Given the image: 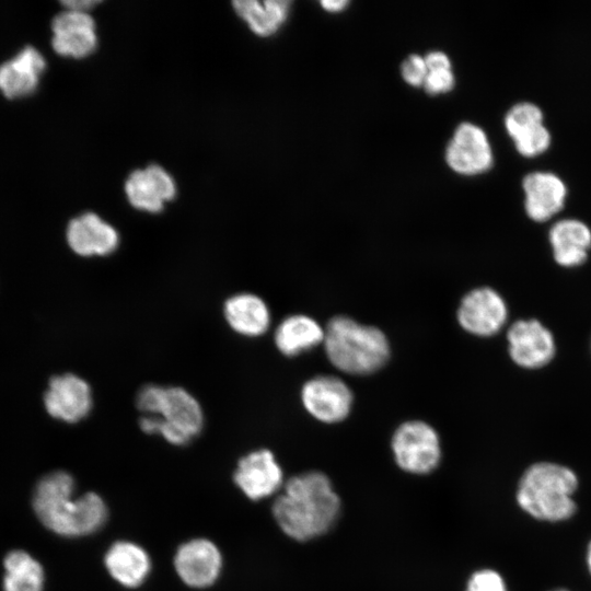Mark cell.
<instances>
[{
  "label": "cell",
  "instance_id": "obj_1",
  "mask_svg": "<svg viewBox=\"0 0 591 591\" xmlns=\"http://www.w3.org/2000/svg\"><path fill=\"white\" fill-rule=\"evenodd\" d=\"M279 529L291 540L309 542L328 533L341 512L331 478L312 470L289 478L271 507Z\"/></svg>",
  "mask_w": 591,
  "mask_h": 591
},
{
  "label": "cell",
  "instance_id": "obj_22",
  "mask_svg": "<svg viewBox=\"0 0 591 591\" xmlns=\"http://www.w3.org/2000/svg\"><path fill=\"white\" fill-rule=\"evenodd\" d=\"M223 315L228 325L245 337H258L270 325V311L267 303L258 296L242 292L231 296L223 305Z\"/></svg>",
  "mask_w": 591,
  "mask_h": 591
},
{
  "label": "cell",
  "instance_id": "obj_13",
  "mask_svg": "<svg viewBox=\"0 0 591 591\" xmlns=\"http://www.w3.org/2000/svg\"><path fill=\"white\" fill-rule=\"evenodd\" d=\"M174 568L185 584L206 588L218 579L222 569V555L211 541L194 538L177 548Z\"/></svg>",
  "mask_w": 591,
  "mask_h": 591
},
{
  "label": "cell",
  "instance_id": "obj_31",
  "mask_svg": "<svg viewBox=\"0 0 591 591\" xmlns=\"http://www.w3.org/2000/svg\"><path fill=\"white\" fill-rule=\"evenodd\" d=\"M348 1L345 0H324L321 1V5L328 12H338L347 7Z\"/></svg>",
  "mask_w": 591,
  "mask_h": 591
},
{
  "label": "cell",
  "instance_id": "obj_24",
  "mask_svg": "<svg viewBox=\"0 0 591 591\" xmlns=\"http://www.w3.org/2000/svg\"><path fill=\"white\" fill-rule=\"evenodd\" d=\"M236 13L260 36H269L278 31L287 19L288 0H237L233 2Z\"/></svg>",
  "mask_w": 591,
  "mask_h": 591
},
{
  "label": "cell",
  "instance_id": "obj_5",
  "mask_svg": "<svg viewBox=\"0 0 591 591\" xmlns=\"http://www.w3.org/2000/svg\"><path fill=\"white\" fill-rule=\"evenodd\" d=\"M143 415L159 418V433L169 443L185 445L204 428V410L197 398L181 386L143 385L136 395Z\"/></svg>",
  "mask_w": 591,
  "mask_h": 591
},
{
  "label": "cell",
  "instance_id": "obj_11",
  "mask_svg": "<svg viewBox=\"0 0 591 591\" xmlns=\"http://www.w3.org/2000/svg\"><path fill=\"white\" fill-rule=\"evenodd\" d=\"M445 160L459 174L486 172L493 165L494 155L485 131L472 123L459 125L447 147Z\"/></svg>",
  "mask_w": 591,
  "mask_h": 591
},
{
  "label": "cell",
  "instance_id": "obj_25",
  "mask_svg": "<svg viewBox=\"0 0 591 591\" xmlns=\"http://www.w3.org/2000/svg\"><path fill=\"white\" fill-rule=\"evenodd\" d=\"M4 591H43L44 570L40 564L24 551H11L3 560Z\"/></svg>",
  "mask_w": 591,
  "mask_h": 591
},
{
  "label": "cell",
  "instance_id": "obj_29",
  "mask_svg": "<svg viewBox=\"0 0 591 591\" xmlns=\"http://www.w3.org/2000/svg\"><path fill=\"white\" fill-rule=\"evenodd\" d=\"M424 59H425L428 71L440 70V69H451V62H450L449 57L441 51L429 53Z\"/></svg>",
  "mask_w": 591,
  "mask_h": 591
},
{
  "label": "cell",
  "instance_id": "obj_10",
  "mask_svg": "<svg viewBox=\"0 0 591 591\" xmlns=\"http://www.w3.org/2000/svg\"><path fill=\"white\" fill-rule=\"evenodd\" d=\"M234 482L251 500H262L283 487V472L268 449H259L240 459Z\"/></svg>",
  "mask_w": 591,
  "mask_h": 591
},
{
  "label": "cell",
  "instance_id": "obj_7",
  "mask_svg": "<svg viewBox=\"0 0 591 591\" xmlns=\"http://www.w3.org/2000/svg\"><path fill=\"white\" fill-rule=\"evenodd\" d=\"M301 402L316 420L337 424L349 416L354 394L344 380L335 375H316L303 384Z\"/></svg>",
  "mask_w": 591,
  "mask_h": 591
},
{
  "label": "cell",
  "instance_id": "obj_4",
  "mask_svg": "<svg viewBox=\"0 0 591 591\" xmlns=\"http://www.w3.org/2000/svg\"><path fill=\"white\" fill-rule=\"evenodd\" d=\"M323 346L335 368L355 375L380 370L391 354L389 339L380 328L345 315H337L327 323Z\"/></svg>",
  "mask_w": 591,
  "mask_h": 591
},
{
  "label": "cell",
  "instance_id": "obj_18",
  "mask_svg": "<svg viewBox=\"0 0 591 591\" xmlns=\"http://www.w3.org/2000/svg\"><path fill=\"white\" fill-rule=\"evenodd\" d=\"M522 186L525 211L532 220L547 221L564 207L567 189L557 175L548 172L530 173L523 178Z\"/></svg>",
  "mask_w": 591,
  "mask_h": 591
},
{
  "label": "cell",
  "instance_id": "obj_30",
  "mask_svg": "<svg viewBox=\"0 0 591 591\" xmlns=\"http://www.w3.org/2000/svg\"><path fill=\"white\" fill-rule=\"evenodd\" d=\"M68 10H74L80 12H86L92 9L94 5L99 4L100 1L95 0H83V1H62L61 2Z\"/></svg>",
  "mask_w": 591,
  "mask_h": 591
},
{
  "label": "cell",
  "instance_id": "obj_3",
  "mask_svg": "<svg viewBox=\"0 0 591 591\" xmlns=\"http://www.w3.org/2000/svg\"><path fill=\"white\" fill-rule=\"evenodd\" d=\"M579 478L570 467L555 462H537L521 475L515 501L529 517L548 523H560L577 512L576 493Z\"/></svg>",
  "mask_w": 591,
  "mask_h": 591
},
{
  "label": "cell",
  "instance_id": "obj_27",
  "mask_svg": "<svg viewBox=\"0 0 591 591\" xmlns=\"http://www.w3.org/2000/svg\"><path fill=\"white\" fill-rule=\"evenodd\" d=\"M454 85V76L451 69H440L428 71L424 88L429 94H441L449 92Z\"/></svg>",
  "mask_w": 591,
  "mask_h": 591
},
{
  "label": "cell",
  "instance_id": "obj_32",
  "mask_svg": "<svg viewBox=\"0 0 591 591\" xmlns=\"http://www.w3.org/2000/svg\"><path fill=\"white\" fill-rule=\"evenodd\" d=\"M586 565H587V569L591 576V540L590 542L588 543L587 545V548H586Z\"/></svg>",
  "mask_w": 591,
  "mask_h": 591
},
{
  "label": "cell",
  "instance_id": "obj_12",
  "mask_svg": "<svg viewBox=\"0 0 591 591\" xmlns=\"http://www.w3.org/2000/svg\"><path fill=\"white\" fill-rule=\"evenodd\" d=\"M47 413L66 422H78L85 418L93 406V395L89 383L82 378L65 373L49 381L44 396Z\"/></svg>",
  "mask_w": 591,
  "mask_h": 591
},
{
  "label": "cell",
  "instance_id": "obj_16",
  "mask_svg": "<svg viewBox=\"0 0 591 591\" xmlns=\"http://www.w3.org/2000/svg\"><path fill=\"white\" fill-rule=\"evenodd\" d=\"M67 242L78 255L106 256L119 245L118 232L93 212L72 219L67 228Z\"/></svg>",
  "mask_w": 591,
  "mask_h": 591
},
{
  "label": "cell",
  "instance_id": "obj_21",
  "mask_svg": "<svg viewBox=\"0 0 591 591\" xmlns=\"http://www.w3.org/2000/svg\"><path fill=\"white\" fill-rule=\"evenodd\" d=\"M549 243L555 262L563 267L582 265L591 248V230L577 219H564L549 230Z\"/></svg>",
  "mask_w": 591,
  "mask_h": 591
},
{
  "label": "cell",
  "instance_id": "obj_26",
  "mask_svg": "<svg viewBox=\"0 0 591 591\" xmlns=\"http://www.w3.org/2000/svg\"><path fill=\"white\" fill-rule=\"evenodd\" d=\"M464 591H509L505 578L495 569L475 570L467 579Z\"/></svg>",
  "mask_w": 591,
  "mask_h": 591
},
{
  "label": "cell",
  "instance_id": "obj_20",
  "mask_svg": "<svg viewBox=\"0 0 591 591\" xmlns=\"http://www.w3.org/2000/svg\"><path fill=\"white\" fill-rule=\"evenodd\" d=\"M105 567L111 577L127 588L141 586L151 571V559L140 545L118 541L106 552Z\"/></svg>",
  "mask_w": 591,
  "mask_h": 591
},
{
  "label": "cell",
  "instance_id": "obj_33",
  "mask_svg": "<svg viewBox=\"0 0 591 591\" xmlns=\"http://www.w3.org/2000/svg\"><path fill=\"white\" fill-rule=\"evenodd\" d=\"M551 591H570V590L559 588V589H554V590H551Z\"/></svg>",
  "mask_w": 591,
  "mask_h": 591
},
{
  "label": "cell",
  "instance_id": "obj_28",
  "mask_svg": "<svg viewBox=\"0 0 591 591\" xmlns=\"http://www.w3.org/2000/svg\"><path fill=\"white\" fill-rule=\"evenodd\" d=\"M427 73L425 59L418 55H410L402 65L403 79L409 85H424Z\"/></svg>",
  "mask_w": 591,
  "mask_h": 591
},
{
  "label": "cell",
  "instance_id": "obj_17",
  "mask_svg": "<svg viewBox=\"0 0 591 591\" xmlns=\"http://www.w3.org/2000/svg\"><path fill=\"white\" fill-rule=\"evenodd\" d=\"M125 189L135 208L149 212L161 211L163 204L176 194L173 178L159 165L132 172L126 181Z\"/></svg>",
  "mask_w": 591,
  "mask_h": 591
},
{
  "label": "cell",
  "instance_id": "obj_19",
  "mask_svg": "<svg viewBox=\"0 0 591 591\" xmlns=\"http://www.w3.org/2000/svg\"><path fill=\"white\" fill-rule=\"evenodd\" d=\"M45 69V59L34 47L23 48L0 66V91L9 99L31 94Z\"/></svg>",
  "mask_w": 591,
  "mask_h": 591
},
{
  "label": "cell",
  "instance_id": "obj_8",
  "mask_svg": "<svg viewBox=\"0 0 591 591\" xmlns=\"http://www.w3.org/2000/svg\"><path fill=\"white\" fill-rule=\"evenodd\" d=\"M507 317L508 309L503 298L489 287L475 288L467 292L456 311L460 326L478 337L497 334L506 324Z\"/></svg>",
  "mask_w": 591,
  "mask_h": 591
},
{
  "label": "cell",
  "instance_id": "obj_15",
  "mask_svg": "<svg viewBox=\"0 0 591 591\" xmlns=\"http://www.w3.org/2000/svg\"><path fill=\"white\" fill-rule=\"evenodd\" d=\"M505 127L523 157H536L549 147L551 135L535 104L523 102L512 106L505 117Z\"/></svg>",
  "mask_w": 591,
  "mask_h": 591
},
{
  "label": "cell",
  "instance_id": "obj_23",
  "mask_svg": "<svg viewBox=\"0 0 591 591\" xmlns=\"http://www.w3.org/2000/svg\"><path fill=\"white\" fill-rule=\"evenodd\" d=\"M325 327L305 314H292L283 318L275 331V345L287 357L297 356L323 345Z\"/></svg>",
  "mask_w": 591,
  "mask_h": 591
},
{
  "label": "cell",
  "instance_id": "obj_9",
  "mask_svg": "<svg viewBox=\"0 0 591 591\" xmlns=\"http://www.w3.org/2000/svg\"><path fill=\"white\" fill-rule=\"evenodd\" d=\"M507 340L510 358L525 369L546 366L556 352L553 334L535 318L514 322L507 332Z\"/></svg>",
  "mask_w": 591,
  "mask_h": 591
},
{
  "label": "cell",
  "instance_id": "obj_2",
  "mask_svg": "<svg viewBox=\"0 0 591 591\" xmlns=\"http://www.w3.org/2000/svg\"><path fill=\"white\" fill-rule=\"evenodd\" d=\"M74 479L56 471L37 483L32 505L38 520L49 531L65 537H79L97 532L108 517L107 506L96 493L73 497Z\"/></svg>",
  "mask_w": 591,
  "mask_h": 591
},
{
  "label": "cell",
  "instance_id": "obj_14",
  "mask_svg": "<svg viewBox=\"0 0 591 591\" xmlns=\"http://www.w3.org/2000/svg\"><path fill=\"white\" fill-rule=\"evenodd\" d=\"M54 50L65 57L82 58L96 47L95 23L86 12L68 10L51 23Z\"/></svg>",
  "mask_w": 591,
  "mask_h": 591
},
{
  "label": "cell",
  "instance_id": "obj_6",
  "mask_svg": "<svg viewBox=\"0 0 591 591\" xmlns=\"http://www.w3.org/2000/svg\"><path fill=\"white\" fill-rule=\"evenodd\" d=\"M391 451L395 464L413 475L432 473L442 459L440 436L424 420L402 422L392 434Z\"/></svg>",
  "mask_w": 591,
  "mask_h": 591
}]
</instances>
